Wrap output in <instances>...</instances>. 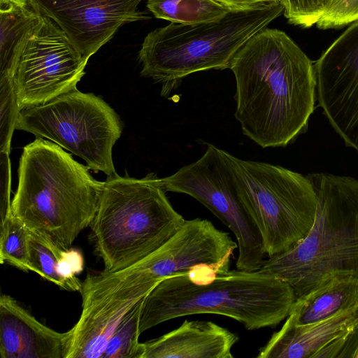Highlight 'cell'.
<instances>
[{
    "mask_svg": "<svg viewBox=\"0 0 358 358\" xmlns=\"http://www.w3.org/2000/svg\"><path fill=\"white\" fill-rule=\"evenodd\" d=\"M71 329L57 332L38 322L13 298L0 297L1 358H67Z\"/></svg>",
    "mask_w": 358,
    "mask_h": 358,
    "instance_id": "15",
    "label": "cell"
},
{
    "mask_svg": "<svg viewBox=\"0 0 358 358\" xmlns=\"http://www.w3.org/2000/svg\"><path fill=\"white\" fill-rule=\"evenodd\" d=\"M143 0H29L90 59L118 29L150 17L138 9Z\"/></svg>",
    "mask_w": 358,
    "mask_h": 358,
    "instance_id": "14",
    "label": "cell"
},
{
    "mask_svg": "<svg viewBox=\"0 0 358 358\" xmlns=\"http://www.w3.org/2000/svg\"><path fill=\"white\" fill-rule=\"evenodd\" d=\"M146 296L124 316L109 338L101 358H142L143 345L138 338L141 310Z\"/></svg>",
    "mask_w": 358,
    "mask_h": 358,
    "instance_id": "22",
    "label": "cell"
},
{
    "mask_svg": "<svg viewBox=\"0 0 358 358\" xmlns=\"http://www.w3.org/2000/svg\"><path fill=\"white\" fill-rule=\"evenodd\" d=\"M290 24L303 28L316 24L322 11L318 0H280Z\"/></svg>",
    "mask_w": 358,
    "mask_h": 358,
    "instance_id": "26",
    "label": "cell"
},
{
    "mask_svg": "<svg viewBox=\"0 0 358 358\" xmlns=\"http://www.w3.org/2000/svg\"><path fill=\"white\" fill-rule=\"evenodd\" d=\"M358 328V306L328 319L297 325L286 318L259 350L257 358H314L338 338Z\"/></svg>",
    "mask_w": 358,
    "mask_h": 358,
    "instance_id": "17",
    "label": "cell"
},
{
    "mask_svg": "<svg viewBox=\"0 0 358 358\" xmlns=\"http://www.w3.org/2000/svg\"><path fill=\"white\" fill-rule=\"evenodd\" d=\"M229 11L252 10L271 1L280 0H214Z\"/></svg>",
    "mask_w": 358,
    "mask_h": 358,
    "instance_id": "29",
    "label": "cell"
},
{
    "mask_svg": "<svg viewBox=\"0 0 358 358\" xmlns=\"http://www.w3.org/2000/svg\"><path fill=\"white\" fill-rule=\"evenodd\" d=\"M357 347L358 328L329 343L314 358H354Z\"/></svg>",
    "mask_w": 358,
    "mask_h": 358,
    "instance_id": "27",
    "label": "cell"
},
{
    "mask_svg": "<svg viewBox=\"0 0 358 358\" xmlns=\"http://www.w3.org/2000/svg\"><path fill=\"white\" fill-rule=\"evenodd\" d=\"M166 192L186 194L206 206L234 234L238 245L237 269L256 271L266 253L261 234L245 208L223 150L208 143L196 161L159 179Z\"/></svg>",
    "mask_w": 358,
    "mask_h": 358,
    "instance_id": "9",
    "label": "cell"
},
{
    "mask_svg": "<svg viewBox=\"0 0 358 358\" xmlns=\"http://www.w3.org/2000/svg\"><path fill=\"white\" fill-rule=\"evenodd\" d=\"M21 110L13 78H0V152L10 153L13 134Z\"/></svg>",
    "mask_w": 358,
    "mask_h": 358,
    "instance_id": "24",
    "label": "cell"
},
{
    "mask_svg": "<svg viewBox=\"0 0 358 358\" xmlns=\"http://www.w3.org/2000/svg\"><path fill=\"white\" fill-rule=\"evenodd\" d=\"M9 154L0 152V217L1 222L12 213L10 201L11 165Z\"/></svg>",
    "mask_w": 358,
    "mask_h": 358,
    "instance_id": "28",
    "label": "cell"
},
{
    "mask_svg": "<svg viewBox=\"0 0 358 358\" xmlns=\"http://www.w3.org/2000/svg\"><path fill=\"white\" fill-rule=\"evenodd\" d=\"M284 11L280 1L213 21L169 24L148 34L138 52L141 75L161 85L168 97L187 76L229 69L239 49Z\"/></svg>",
    "mask_w": 358,
    "mask_h": 358,
    "instance_id": "5",
    "label": "cell"
},
{
    "mask_svg": "<svg viewBox=\"0 0 358 358\" xmlns=\"http://www.w3.org/2000/svg\"><path fill=\"white\" fill-rule=\"evenodd\" d=\"M307 176L317 196L311 229L287 252L268 257L259 269L288 283L296 299L332 273L358 275V179L326 173Z\"/></svg>",
    "mask_w": 358,
    "mask_h": 358,
    "instance_id": "4",
    "label": "cell"
},
{
    "mask_svg": "<svg viewBox=\"0 0 358 358\" xmlns=\"http://www.w3.org/2000/svg\"><path fill=\"white\" fill-rule=\"evenodd\" d=\"M16 129L50 139L96 172L117 173L112 151L122 124L116 112L92 93L76 88L45 103L23 108Z\"/></svg>",
    "mask_w": 358,
    "mask_h": 358,
    "instance_id": "8",
    "label": "cell"
},
{
    "mask_svg": "<svg viewBox=\"0 0 358 358\" xmlns=\"http://www.w3.org/2000/svg\"><path fill=\"white\" fill-rule=\"evenodd\" d=\"M55 143L36 138L24 147L12 213L29 230L64 250L90 226L104 182Z\"/></svg>",
    "mask_w": 358,
    "mask_h": 358,
    "instance_id": "2",
    "label": "cell"
},
{
    "mask_svg": "<svg viewBox=\"0 0 358 358\" xmlns=\"http://www.w3.org/2000/svg\"><path fill=\"white\" fill-rule=\"evenodd\" d=\"M296 299L288 283L259 270L229 269L203 282L189 274L175 275L161 280L145 296L140 332L196 314L227 316L248 330L275 327L288 317Z\"/></svg>",
    "mask_w": 358,
    "mask_h": 358,
    "instance_id": "3",
    "label": "cell"
},
{
    "mask_svg": "<svg viewBox=\"0 0 358 358\" xmlns=\"http://www.w3.org/2000/svg\"><path fill=\"white\" fill-rule=\"evenodd\" d=\"M147 8L156 18L178 24L216 20L229 12L214 0H148Z\"/></svg>",
    "mask_w": 358,
    "mask_h": 358,
    "instance_id": "21",
    "label": "cell"
},
{
    "mask_svg": "<svg viewBox=\"0 0 358 358\" xmlns=\"http://www.w3.org/2000/svg\"><path fill=\"white\" fill-rule=\"evenodd\" d=\"M87 61L65 34L43 16L27 41L13 76L21 109L76 89Z\"/></svg>",
    "mask_w": 358,
    "mask_h": 358,
    "instance_id": "11",
    "label": "cell"
},
{
    "mask_svg": "<svg viewBox=\"0 0 358 358\" xmlns=\"http://www.w3.org/2000/svg\"><path fill=\"white\" fill-rule=\"evenodd\" d=\"M160 281L132 266L117 272L88 273L80 291L82 311L71 329L67 358H101L126 313Z\"/></svg>",
    "mask_w": 358,
    "mask_h": 358,
    "instance_id": "10",
    "label": "cell"
},
{
    "mask_svg": "<svg viewBox=\"0 0 358 358\" xmlns=\"http://www.w3.org/2000/svg\"><path fill=\"white\" fill-rule=\"evenodd\" d=\"M313 65L320 106L345 145L358 154V20Z\"/></svg>",
    "mask_w": 358,
    "mask_h": 358,
    "instance_id": "13",
    "label": "cell"
},
{
    "mask_svg": "<svg viewBox=\"0 0 358 358\" xmlns=\"http://www.w3.org/2000/svg\"><path fill=\"white\" fill-rule=\"evenodd\" d=\"M322 11L324 10V9L329 6V4L333 1V0H318Z\"/></svg>",
    "mask_w": 358,
    "mask_h": 358,
    "instance_id": "30",
    "label": "cell"
},
{
    "mask_svg": "<svg viewBox=\"0 0 358 358\" xmlns=\"http://www.w3.org/2000/svg\"><path fill=\"white\" fill-rule=\"evenodd\" d=\"M358 306V275L337 272L327 275L297 298L287 317L297 325L315 323Z\"/></svg>",
    "mask_w": 358,
    "mask_h": 358,
    "instance_id": "18",
    "label": "cell"
},
{
    "mask_svg": "<svg viewBox=\"0 0 358 358\" xmlns=\"http://www.w3.org/2000/svg\"><path fill=\"white\" fill-rule=\"evenodd\" d=\"M29 229L13 215L1 222L0 263L20 270L31 271L29 247Z\"/></svg>",
    "mask_w": 358,
    "mask_h": 358,
    "instance_id": "23",
    "label": "cell"
},
{
    "mask_svg": "<svg viewBox=\"0 0 358 358\" xmlns=\"http://www.w3.org/2000/svg\"><path fill=\"white\" fill-rule=\"evenodd\" d=\"M238 339L211 321L185 320L176 329L142 343V358H233Z\"/></svg>",
    "mask_w": 358,
    "mask_h": 358,
    "instance_id": "16",
    "label": "cell"
},
{
    "mask_svg": "<svg viewBox=\"0 0 358 358\" xmlns=\"http://www.w3.org/2000/svg\"><path fill=\"white\" fill-rule=\"evenodd\" d=\"M43 17L29 0H0V78H13L21 52Z\"/></svg>",
    "mask_w": 358,
    "mask_h": 358,
    "instance_id": "19",
    "label": "cell"
},
{
    "mask_svg": "<svg viewBox=\"0 0 358 358\" xmlns=\"http://www.w3.org/2000/svg\"><path fill=\"white\" fill-rule=\"evenodd\" d=\"M358 20V0H333L317 22L321 29L338 28Z\"/></svg>",
    "mask_w": 358,
    "mask_h": 358,
    "instance_id": "25",
    "label": "cell"
},
{
    "mask_svg": "<svg viewBox=\"0 0 358 358\" xmlns=\"http://www.w3.org/2000/svg\"><path fill=\"white\" fill-rule=\"evenodd\" d=\"M236 248L237 243L229 233L210 221L185 220L165 243L131 266L160 280L189 274L197 281H206L217 273L229 270Z\"/></svg>",
    "mask_w": 358,
    "mask_h": 358,
    "instance_id": "12",
    "label": "cell"
},
{
    "mask_svg": "<svg viewBox=\"0 0 358 358\" xmlns=\"http://www.w3.org/2000/svg\"><path fill=\"white\" fill-rule=\"evenodd\" d=\"M354 358H358V347H357V348L356 350Z\"/></svg>",
    "mask_w": 358,
    "mask_h": 358,
    "instance_id": "31",
    "label": "cell"
},
{
    "mask_svg": "<svg viewBox=\"0 0 358 358\" xmlns=\"http://www.w3.org/2000/svg\"><path fill=\"white\" fill-rule=\"evenodd\" d=\"M223 153L238 196L261 234L266 255L287 252L303 239L313 225L317 206V192L308 176Z\"/></svg>",
    "mask_w": 358,
    "mask_h": 358,
    "instance_id": "7",
    "label": "cell"
},
{
    "mask_svg": "<svg viewBox=\"0 0 358 358\" xmlns=\"http://www.w3.org/2000/svg\"><path fill=\"white\" fill-rule=\"evenodd\" d=\"M90 224L104 271L129 268L165 243L184 217L172 206L154 173L141 179L107 176Z\"/></svg>",
    "mask_w": 358,
    "mask_h": 358,
    "instance_id": "6",
    "label": "cell"
},
{
    "mask_svg": "<svg viewBox=\"0 0 358 358\" xmlns=\"http://www.w3.org/2000/svg\"><path fill=\"white\" fill-rule=\"evenodd\" d=\"M234 116L262 148L286 147L307 131L316 78L308 56L284 31L264 28L236 53Z\"/></svg>",
    "mask_w": 358,
    "mask_h": 358,
    "instance_id": "1",
    "label": "cell"
},
{
    "mask_svg": "<svg viewBox=\"0 0 358 358\" xmlns=\"http://www.w3.org/2000/svg\"><path fill=\"white\" fill-rule=\"evenodd\" d=\"M31 271L61 289L80 292L83 282L76 274L83 268V258L78 250H62L48 240L29 230Z\"/></svg>",
    "mask_w": 358,
    "mask_h": 358,
    "instance_id": "20",
    "label": "cell"
}]
</instances>
